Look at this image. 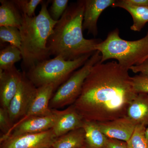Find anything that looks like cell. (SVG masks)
Masks as SVG:
<instances>
[{
  "mask_svg": "<svg viewBox=\"0 0 148 148\" xmlns=\"http://www.w3.org/2000/svg\"><path fill=\"white\" fill-rule=\"evenodd\" d=\"M13 1L21 13L29 17L36 16V8L43 1L42 0H13Z\"/></svg>",
  "mask_w": 148,
  "mask_h": 148,
  "instance_id": "23",
  "label": "cell"
},
{
  "mask_svg": "<svg viewBox=\"0 0 148 148\" xmlns=\"http://www.w3.org/2000/svg\"><path fill=\"white\" fill-rule=\"evenodd\" d=\"M85 0L72 3L56 24L47 42L50 55L74 60L94 53L101 39L85 38L83 21Z\"/></svg>",
  "mask_w": 148,
  "mask_h": 148,
  "instance_id": "2",
  "label": "cell"
},
{
  "mask_svg": "<svg viewBox=\"0 0 148 148\" xmlns=\"http://www.w3.org/2000/svg\"><path fill=\"white\" fill-rule=\"evenodd\" d=\"M15 95L9 106V114L14 125L25 116L36 94L37 88L22 71Z\"/></svg>",
  "mask_w": 148,
  "mask_h": 148,
  "instance_id": "7",
  "label": "cell"
},
{
  "mask_svg": "<svg viewBox=\"0 0 148 148\" xmlns=\"http://www.w3.org/2000/svg\"><path fill=\"white\" fill-rule=\"evenodd\" d=\"M148 59V56H147V57H146V59H145V61H146V60H147V59ZM145 61H144V62H145Z\"/></svg>",
  "mask_w": 148,
  "mask_h": 148,
  "instance_id": "31",
  "label": "cell"
},
{
  "mask_svg": "<svg viewBox=\"0 0 148 148\" xmlns=\"http://www.w3.org/2000/svg\"><path fill=\"white\" fill-rule=\"evenodd\" d=\"M50 1H43L38 15L29 17L22 14L19 30L21 36V67L27 72L38 63L49 59V38L57 21L50 16L47 7Z\"/></svg>",
  "mask_w": 148,
  "mask_h": 148,
  "instance_id": "3",
  "label": "cell"
},
{
  "mask_svg": "<svg viewBox=\"0 0 148 148\" xmlns=\"http://www.w3.org/2000/svg\"><path fill=\"white\" fill-rule=\"evenodd\" d=\"M0 39L2 42H8L20 49L21 36L19 29L9 26L0 27Z\"/></svg>",
  "mask_w": 148,
  "mask_h": 148,
  "instance_id": "21",
  "label": "cell"
},
{
  "mask_svg": "<svg viewBox=\"0 0 148 148\" xmlns=\"http://www.w3.org/2000/svg\"><path fill=\"white\" fill-rule=\"evenodd\" d=\"M14 124L9 114L8 110L3 108H0V129L2 133L1 137L8 135Z\"/></svg>",
  "mask_w": 148,
  "mask_h": 148,
  "instance_id": "26",
  "label": "cell"
},
{
  "mask_svg": "<svg viewBox=\"0 0 148 148\" xmlns=\"http://www.w3.org/2000/svg\"><path fill=\"white\" fill-rule=\"evenodd\" d=\"M126 4L138 7H148V0H123Z\"/></svg>",
  "mask_w": 148,
  "mask_h": 148,
  "instance_id": "29",
  "label": "cell"
},
{
  "mask_svg": "<svg viewBox=\"0 0 148 148\" xmlns=\"http://www.w3.org/2000/svg\"><path fill=\"white\" fill-rule=\"evenodd\" d=\"M101 52L96 51L84 65L74 72L58 88L49 103L51 110H58L73 104L79 96L84 83L95 64L101 61Z\"/></svg>",
  "mask_w": 148,
  "mask_h": 148,
  "instance_id": "6",
  "label": "cell"
},
{
  "mask_svg": "<svg viewBox=\"0 0 148 148\" xmlns=\"http://www.w3.org/2000/svg\"><path fill=\"white\" fill-rule=\"evenodd\" d=\"M128 71L116 61L93 66L73 104L85 120L102 122L126 116L138 94Z\"/></svg>",
  "mask_w": 148,
  "mask_h": 148,
  "instance_id": "1",
  "label": "cell"
},
{
  "mask_svg": "<svg viewBox=\"0 0 148 148\" xmlns=\"http://www.w3.org/2000/svg\"><path fill=\"white\" fill-rule=\"evenodd\" d=\"M116 0H85L83 30L95 37L98 34V21L102 12L112 6Z\"/></svg>",
  "mask_w": 148,
  "mask_h": 148,
  "instance_id": "14",
  "label": "cell"
},
{
  "mask_svg": "<svg viewBox=\"0 0 148 148\" xmlns=\"http://www.w3.org/2000/svg\"><path fill=\"white\" fill-rule=\"evenodd\" d=\"M0 27L9 26L19 29L22 20V13L13 0H1Z\"/></svg>",
  "mask_w": 148,
  "mask_h": 148,
  "instance_id": "16",
  "label": "cell"
},
{
  "mask_svg": "<svg viewBox=\"0 0 148 148\" xmlns=\"http://www.w3.org/2000/svg\"><path fill=\"white\" fill-rule=\"evenodd\" d=\"M131 79L134 90L137 93L148 92V75L139 74Z\"/></svg>",
  "mask_w": 148,
  "mask_h": 148,
  "instance_id": "25",
  "label": "cell"
},
{
  "mask_svg": "<svg viewBox=\"0 0 148 148\" xmlns=\"http://www.w3.org/2000/svg\"><path fill=\"white\" fill-rule=\"evenodd\" d=\"M146 128L143 125H136L132 136L126 142L127 148H148V141L145 136Z\"/></svg>",
  "mask_w": 148,
  "mask_h": 148,
  "instance_id": "22",
  "label": "cell"
},
{
  "mask_svg": "<svg viewBox=\"0 0 148 148\" xmlns=\"http://www.w3.org/2000/svg\"><path fill=\"white\" fill-rule=\"evenodd\" d=\"M56 119L51 128L56 138L72 130L82 128L85 120L77 111L73 104L64 110H53Z\"/></svg>",
  "mask_w": 148,
  "mask_h": 148,
  "instance_id": "10",
  "label": "cell"
},
{
  "mask_svg": "<svg viewBox=\"0 0 148 148\" xmlns=\"http://www.w3.org/2000/svg\"><path fill=\"white\" fill-rule=\"evenodd\" d=\"M105 148H127L126 142L115 139H108Z\"/></svg>",
  "mask_w": 148,
  "mask_h": 148,
  "instance_id": "28",
  "label": "cell"
},
{
  "mask_svg": "<svg viewBox=\"0 0 148 148\" xmlns=\"http://www.w3.org/2000/svg\"><path fill=\"white\" fill-rule=\"evenodd\" d=\"M112 7L123 9L130 14L133 19L130 29L134 32H140L148 22V7L128 5L123 0H116Z\"/></svg>",
  "mask_w": 148,
  "mask_h": 148,
  "instance_id": "17",
  "label": "cell"
},
{
  "mask_svg": "<svg viewBox=\"0 0 148 148\" xmlns=\"http://www.w3.org/2000/svg\"><path fill=\"white\" fill-rule=\"evenodd\" d=\"M22 59L21 50L10 45L0 51V70L6 71L12 69L15 63Z\"/></svg>",
  "mask_w": 148,
  "mask_h": 148,
  "instance_id": "20",
  "label": "cell"
},
{
  "mask_svg": "<svg viewBox=\"0 0 148 148\" xmlns=\"http://www.w3.org/2000/svg\"><path fill=\"white\" fill-rule=\"evenodd\" d=\"M133 73L148 75V59L140 65L132 66L130 68Z\"/></svg>",
  "mask_w": 148,
  "mask_h": 148,
  "instance_id": "27",
  "label": "cell"
},
{
  "mask_svg": "<svg viewBox=\"0 0 148 148\" xmlns=\"http://www.w3.org/2000/svg\"><path fill=\"white\" fill-rule=\"evenodd\" d=\"M52 113L47 115L33 117L21 122L12 128L8 135L0 138V143L9 138L31 133H39L47 131L53 127L56 119V114L53 110Z\"/></svg>",
  "mask_w": 148,
  "mask_h": 148,
  "instance_id": "9",
  "label": "cell"
},
{
  "mask_svg": "<svg viewBox=\"0 0 148 148\" xmlns=\"http://www.w3.org/2000/svg\"><path fill=\"white\" fill-rule=\"evenodd\" d=\"M93 53L74 60H66L60 56H56L38 63L25 73L37 88L51 84L58 87L82 67Z\"/></svg>",
  "mask_w": 148,
  "mask_h": 148,
  "instance_id": "5",
  "label": "cell"
},
{
  "mask_svg": "<svg viewBox=\"0 0 148 148\" xmlns=\"http://www.w3.org/2000/svg\"><path fill=\"white\" fill-rule=\"evenodd\" d=\"M49 12L51 18L58 21L68 8L69 0H53Z\"/></svg>",
  "mask_w": 148,
  "mask_h": 148,
  "instance_id": "24",
  "label": "cell"
},
{
  "mask_svg": "<svg viewBox=\"0 0 148 148\" xmlns=\"http://www.w3.org/2000/svg\"><path fill=\"white\" fill-rule=\"evenodd\" d=\"M145 136L146 138H147V139L148 141V127H147V128H146Z\"/></svg>",
  "mask_w": 148,
  "mask_h": 148,
  "instance_id": "30",
  "label": "cell"
},
{
  "mask_svg": "<svg viewBox=\"0 0 148 148\" xmlns=\"http://www.w3.org/2000/svg\"><path fill=\"white\" fill-rule=\"evenodd\" d=\"M14 66L6 71L0 70V102L1 108L8 110L9 106L16 94L22 77Z\"/></svg>",
  "mask_w": 148,
  "mask_h": 148,
  "instance_id": "13",
  "label": "cell"
},
{
  "mask_svg": "<svg viewBox=\"0 0 148 148\" xmlns=\"http://www.w3.org/2000/svg\"><path fill=\"white\" fill-rule=\"evenodd\" d=\"M126 116L136 125H148V92L138 93L127 108Z\"/></svg>",
  "mask_w": 148,
  "mask_h": 148,
  "instance_id": "15",
  "label": "cell"
},
{
  "mask_svg": "<svg viewBox=\"0 0 148 148\" xmlns=\"http://www.w3.org/2000/svg\"><path fill=\"white\" fill-rule=\"evenodd\" d=\"M56 138L51 129L9 138L1 143V148H50Z\"/></svg>",
  "mask_w": 148,
  "mask_h": 148,
  "instance_id": "8",
  "label": "cell"
},
{
  "mask_svg": "<svg viewBox=\"0 0 148 148\" xmlns=\"http://www.w3.org/2000/svg\"><path fill=\"white\" fill-rule=\"evenodd\" d=\"M57 88L53 84L37 88L36 96L27 114L23 118L14 125L12 127L30 118L47 115L52 113V110L49 108V103L53 91Z\"/></svg>",
  "mask_w": 148,
  "mask_h": 148,
  "instance_id": "11",
  "label": "cell"
},
{
  "mask_svg": "<svg viewBox=\"0 0 148 148\" xmlns=\"http://www.w3.org/2000/svg\"><path fill=\"white\" fill-rule=\"evenodd\" d=\"M82 128L85 133L86 147L105 148L108 138L101 131L97 122L84 120Z\"/></svg>",
  "mask_w": 148,
  "mask_h": 148,
  "instance_id": "18",
  "label": "cell"
},
{
  "mask_svg": "<svg viewBox=\"0 0 148 148\" xmlns=\"http://www.w3.org/2000/svg\"><path fill=\"white\" fill-rule=\"evenodd\" d=\"M96 50L101 52V63L114 59L122 67L129 70L132 66L143 63L148 56V31L142 38L128 41L119 36V30L116 28L96 45Z\"/></svg>",
  "mask_w": 148,
  "mask_h": 148,
  "instance_id": "4",
  "label": "cell"
},
{
  "mask_svg": "<svg viewBox=\"0 0 148 148\" xmlns=\"http://www.w3.org/2000/svg\"></svg>",
  "mask_w": 148,
  "mask_h": 148,
  "instance_id": "33",
  "label": "cell"
},
{
  "mask_svg": "<svg viewBox=\"0 0 148 148\" xmlns=\"http://www.w3.org/2000/svg\"><path fill=\"white\" fill-rule=\"evenodd\" d=\"M84 146L85 133L83 128H81L56 138L51 148H81Z\"/></svg>",
  "mask_w": 148,
  "mask_h": 148,
  "instance_id": "19",
  "label": "cell"
},
{
  "mask_svg": "<svg viewBox=\"0 0 148 148\" xmlns=\"http://www.w3.org/2000/svg\"><path fill=\"white\" fill-rule=\"evenodd\" d=\"M81 148H87L86 147V146H84V147H83Z\"/></svg>",
  "mask_w": 148,
  "mask_h": 148,
  "instance_id": "32",
  "label": "cell"
},
{
  "mask_svg": "<svg viewBox=\"0 0 148 148\" xmlns=\"http://www.w3.org/2000/svg\"><path fill=\"white\" fill-rule=\"evenodd\" d=\"M102 132L108 139L127 142L135 131L136 125L127 116L106 122H97Z\"/></svg>",
  "mask_w": 148,
  "mask_h": 148,
  "instance_id": "12",
  "label": "cell"
}]
</instances>
